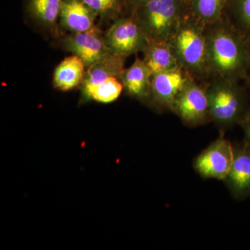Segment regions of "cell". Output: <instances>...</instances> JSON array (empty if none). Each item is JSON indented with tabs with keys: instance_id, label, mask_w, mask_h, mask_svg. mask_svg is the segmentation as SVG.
Masks as SVG:
<instances>
[{
	"instance_id": "cell-7",
	"label": "cell",
	"mask_w": 250,
	"mask_h": 250,
	"mask_svg": "<svg viewBox=\"0 0 250 250\" xmlns=\"http://www.w3.org/2000/svg\"><path fill=\"white\" fill-rule=\"evenodd\" d=\"M147 37L141 24L132 14L130 17L116 21L106 34V42L111 52L127 57L143 51Z\"/></svg>"
},
{
	"instance_id": "cell-23",
	"label": "cell",
	"mask_w": 250,
	"mask_h": 250,
	"mask_svg": "<svg viewBox=\"0 0 250 250\" xmlns=\"http://www.w3.org/2000/svg\"><path fill=\"white\" fill-rule=\"evenodd\" d=\"M247 42H248V53H249L250 61V38L249 39H248V40H247Z\"/></svg>"
},
{
	"instance_id": "cell-10",
	"label": "cell",
	"mask_w": 250,
	"mask_h": 250,
	"mask_svg": "<svg viewBox=\"0 0 250 250\" xmlns=\"http://www.w3.org/2000/svg\"><path fill=\"white\" fill-rule=\"evenodd\" d=\"M224 181L238 200L250 196V147L246 141L234 147L233 165Z\"/></svg>"
},
{
	"instance_id": "cell-16",
	"label": "cell",
	"mask_w": 250,
	"mask_h": 250,
	"mask_svg": "<svg viewBox=\"0 0 250 250\" xmlns=\"http://www.w3.org/2000/svg\"><path fill=\"white\" fill-rule=\"evenodd\" d=\"M224 17L248 40L250 38V0H228Z\"/></svg>"
},
{
	"instance_id": "cell-20",
	"label": "cell",
	"mask_w": 250,
	"mask_h": 250,
	"mask_svg": "<svg viewBox=\"0 0 250 250\" xmlns=\"http://www.w3.org/2000/svg\"><path fill=\"white\" fill-rule=\"evenodd\" d=\"M95 13H105L116 9L118 0H82Z\"/></svg>"
},
{
	"instance_id": "cell-5",
	"label": "cell",
	"mask_w": 250,
	"mask_h": 250,
	"mask_svg": "<svg viewBox=\"0 0 250 250\" xmlns=\"http://www.w3.org/2000/svg\"><path fill=\"white\" fill-rule=\"evenodd\" d=\"M172 112L190 127L211 121L205 83L190 77L176 100Z\"/></svg>"
},
{
	"instance_id": "cell-18",
	"label": "cell",
	"mask_w": 250,
	"mask_h": 250,
	"mask_svg": "<svg viewBox=\"0 0 250 250\" xmlns=\"http://www.w3.org/2000/svg\"><path fill=\"white\" fill-rule=\"evenodd\" d=\"M62 0H29L30 14L43 24L52 25L60 16Z\"/></svg>"
},
{
	"instance_id": "cell-12",
	"label": "cell",
	"mask_w": 250,
	"mask_h": 250,
	"mask_svg": "<svg viewBox=\"0 0 250 250\" xmlns=\"http://www.w3.org/2000/svg\"><path fill=\"white\" fill-rule=\"evenodd\" d=\"M142 52L144 54L143 61L152 76L160 72L180 67L170 42L148 39Z\"/></svg>"
},
{
	"instance_id": "cell-3",
	"label": "cell",
	"mask_w": 250,
	"mask_h": 250,
	"mask_svg": "<svg viewBox=\"0 0 250 250\" xmlns=\"http://www.w3.org/2000/svg\"><path fill=\"white\" fill-rule=\"evenodd\" d=\"M205 83L211 121L221 128L241 125L250 110L246 88L240 82L225 79Z\"/></svg>"
},
{
	"instance_id": "cell-15",
	"label": "cell",
	"mask_w": 250,
	"mask_h": 250,
	"mask_svg": "<svg viewBox=\"0 0 250 250\" xmlns=\"http://www.w3.org/2000/svg\"><path fill=\"white\" fill-rule=\"evenodd\" d=\"M85 66L83 61L75 54L67 57L56 68L54 85L66 91L80 85L84 78Z\"/></svg>"
},
{
	"instance_id": "cell-14",
	"label": "cell",
	"mask_w": 250,
	"mask_h": 250,
	"mask_svg": "<svg viewBox=\"0 0 250 250\" xmlns=\"http://www.w3.org/2000/svg\"><path fill=\"white\" fill-rule=\"evenodd\" d=\"M152 77L146 62L137 57L134 63L124 70L121 79L130 95L143 99L149 97Z\"/></svg>"
},
{
	"instance_id": "cell-24",
	"label": "cell",
	"mask_w": 250,
	"mask_h": 250,
	"mask_svg": "<svg viewBox=\"0 0 250 250\" xmlns=\"http://www.w3.org/2000/svg\"><path fill=\"white\" fill-rule=\"evenodd\" d=\"M246 82L247 85H248V86H249L250 88V79H249V80H248V81H246Z\"/></svg>"
},
{
	"instance_id": "cell-2",
	"label": "cell",
	"mask_w": 250,
	"mask_h": 250,
	"mask_svg": "<svg viewBox=\"0 0 250 250\" xmlns=\"http://www.w3.org/2000/svg\"><path fill=\"white\" fill-rule=\"evenodd\" d=\"M205 28V24L190 13L170 41L179 67L202 83L208 80Z\"/></svg>"
},
{
	"instance_id": "cell-21",
	"label": "cell",
	"mask_w": 250,
	"mask_h": 250,
	"mask_svg": "<svg viewBox=\"0 0 250 250\" xmlns=\"http://www.w3.org/2000/svg\"><path fill=\"white\" fill-rule=\"evenodd\" d=\"M240 125L244 131L245 136H246L245 141L250 147V110Z\"/></svg>"
},
{
	"instance_id": "cell-13",
	"label": "cell",
	"mask_w": 250,
	"mask_h": 250,
	"mask_svg": "<svg viewBox=\"0 0 250 250\" xmlns=\"http://www.w3.org/2000/svg\"><path fill=\"white\" fill-rule=\"evenodd\" d=\"M94 11L82 0H64L60 17L62 24L75 33L93 30Z\"/></svg>"
},
{
	"instance_id": "cell-19",
	"label": "cell",
	"mask_w": 250,
	"mask_h": 250,
	"mask_svg": "<svg viewBox=\"0 0 250 250\" xmlns=\"http://www.w3.org/2000/svg\"><path fill=\"white\" fill-rule=\"evenodd\" d=\"M123 89V83L118 77H110L93 87L85 96L99 103H111L119 98Z\"/></svg>"
},
{
	"instance_id": "cell-22",
	"label": "cell",
	"mask_w": 250,
	"mask_h": 250,
	"mask_svg": "<svg viewBox=\"0 0 250 250\" xmlns=\"http://www.w3.org/2000/svg\"><path fill=\"white\" fill-rule=\"evenodd\" d=\"M128 1H129L130 5L132 7V11H134V10L138 9L143 5L150 2V1H156V0H128Z\"/></svg>"
},
{
	"instance_id": "cell-9",
	"label": "cell",
	"mask_w": 250,
	"mask_h": 250,
	"mask_svg": "<svg viewBox=\"0 0 250 250\" xmlns=\"http://www.w3.org/2000/svg\"><path fill=\"white\" fill-rule=\"evenodd\" d=\"M66 47L88 67L113 52L106 41L103 40L94 29L75 33L67 39Z\"/></svg>"
},
{
	"instance_id": "cell-4",
	"label": "cell",
	"mask_w": 250,
	"mask_h": 250,
	"mask_svg": "<svg viewBox=\"0 0 250 250\" xmlns=\"http://www.w3.org/2000/svg\"><path fill=\"white\" fill-rule=\"evenodd\" d=\"M149 40L170 42L182 21L190 14L184 0H156L134 10Z\"/></svg>"
},
{
	"instance_id": "cell-17",
	"label": "cell",
	"mask_w": 250,
	"mask_h": 250,
	"mask_svg": "<svg viewBox=\"0 0 250 250\" xmlns=\"http://www.w3.org/2000/svg\"><path fill=\"white\" fill-rule=\"evenodd\" d=\"M228 0H189L190 14L200 22L207 24L223 18Z\"/></svg>"
},
{
	"instance_id": "cell-8",
	"label": "cell",
	"mask_w": 250,
	"mask_h": 250,
	"mask_svg": "<svg viewBox=\"0 0 250 250\" xmlns=\"http://www.w3.org/2000/svg\"><path fill=\"white\" fill-rule=\"evenodd\" d=\"M181 67L153 75L149 97L158 107L172 111L176 100L190 78Z\"/></svg>"
},
{
	"instance_id": "cell-25",
	"label": "cell",
	"mask_w": 250,
	"mask_h": 250,
	"mask_svg": "<svg viewBox=\"0 0 250 250\" xmlns=\"http://www.w3.org/2000/svg\"><path fill=\"white\" fill-rule=\"evenodd\" d=\"M184 1H187L188 2L189 0H184Z\"/></svg>"
},
{
	"instance_id": "cell-6",
	"label": "cell",
	"mask_w": 250,
	"mask_h": 250,
	"mask_svg": "<svg viewBox=\"0 0 250 250\" xmlns=\"http://www.w3.org/2000/svg\"><path fill=\"white\" fill-rule=\"evenodd\" d=\"M234 159V147L221 136L200 154L194 167L203 178L225 180L231 170Z\"/></svg>"
},
{
	"instance_id": "cell-11",
	"label": "cell",
	"mask_w": 250,
	"mask_h": 250,
	"mask_svg": "<svg viewBox=\"0 0 250 250\" xmlns=\"http://www.w3.org/2000/svg\"><path fill=\"white\" fill-rule=\"evenodd\" d=\"M125 59L126 57L124 56L111 52L90 65L82 82L85 95L95 85L104 82L110 77L121 78L125 70Z\"/></svg>"
},
{
	"instance_id": "cell-1",
	"label": "cell",
	"mask_w": 250,
	"mask_h": 250,
	"mask_svg": "<svg viewBox=\"0 0 250 250\" xmlns=\"http://www.w3.org/2000/svg\"><path fill=\"white\" fill-rule=\"evenodd\" d=\"M208 81L250 79L247 39L225 17L205 28Z\"/></svg>"
}]
</instances>
